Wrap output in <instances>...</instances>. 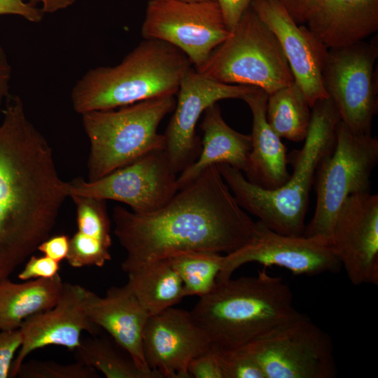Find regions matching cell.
Wrapping results in <instances>:
<instances>
[{
	"label": "cell",
	"instance_id": "277c9868",
	"mask_svg": "<svg viewBox=\"0 0 378 378\" xmlns=\"http://www.w3.org/2000/svg\"><path fill=\"white\" fill-rule=\"evenodd\" d=\"M190 312L216 350L240 348L302 314L290 287L265 267L255 276L217 282Z\"/></svg>",
	"mask_w": 378,
	"mask_h": 378
},
{
	"label": "cell",
	"instance_id": "4dcf8cb0",
	"mask_svg": "<svg viewBox=\"0 0 378 378\" xmlns=\"http://www.w3.org/2000/svg\"><path fill=\"white\" fill-rule=\"evenodd\" d=\"M214 350L224 378H265L258 364L242 349Z\"/></svg>",
	"mask_w": 378,
	"mask_h": 378
},
{
	"label": "cell",
	"instance_id": "4316f807",
	"mask_svg": "<svg viewBox=\"0 0 378 378\" xmlns=\"http://www.w3.org/2000/svg\"><path fill=\"white\" fill-rule=\"evenodd\" d=\"M78 361L101 372L107 378H155L140 370L106 338H85L74 351Z\"/></svg>",
	"mask_w": 378,
	"mask_h": 378
},
{
	"label": "cell",
	"instance_id": "cb8c5ba5",
	"mask_svg": "<svg viewBox=\"0 0 378 378\" xmlns=\"http://www.w3.org/2000/svg\"><path fill=\"white\" fill-rule=\"evenodd\" d=\"M127 273L126 285L149 316L173 307L186 297L182 281L167 258Z\"/></svg>",
	"mask_w": 378,
	"mask_h": 378
},
{
	"label": "cell",
	"instance_id": "d4e9b609",
	"mask_svg": "<svg viewBox=\"0 0 378 378\" xmlns=\"http://www.w3.org/2000/svg\"><path fill=\"white\" fill-rule=\"evenodd\" d=\"M310 108L303 92L294 82L268 94L267 120L281 138L302 141L309 126Z\"/></svg>",
	"mask_w": 378,
	"mask_h": 378
},
{
	"label": "cell",
	"instance_id": "4fadbf2b",
	"mask_svg": "<svg viewBox=\"0 0 378 378\" xmlns=\"http://www.w3.org/2000/svg\"><path fill=\"white\" fill-rule=\"evenodd\" d=\"M248 262H257L265 268L278 266L295 275L306 276L338 273L342 267L328 239L279 234L260 220L255 222L248 242L225 255L216 281L230 279L235 270Z\"/></svg>",
	"mask_w": 378,
	"mask_h": 378
},
{
	"label": "cell",
	"instance_id": "5bb4252c",
	"mask_svg": "<svg viewBox=\"0 0 378 378\" xmlns=\"http://www.w3.org/2000/svg\"><path fill=\"white\" fill-rule=\"evenodd\" d=\"M253 88L220 83L195 68L188 69L180 83L174 113L163 134L164 150L176 174L192 164L200 155L202 144L195 127L206 109L222 99H241Z\"/></svg>",
	"mask_w": 378,
	"mask_h": 378
},
{
	"label": "cell",
	"instance_id": "484cf974",
	"mask_svg": "<svg viewBox=\"0 0 378 378\" xmlns=\"http://www.w3.org/2000/svg\"><path fill=\"white\" fill-rule=\"evenodd\" d=\"M225 255L209 251H187L169 258L171 265L182 281L185 296L202 297L216 285Z\"/></svg>",
	"mask_w": 378,
	"mask_h": 378
},
{
	"label": "cell",
	"instance_id": "d6a6232c",
	"mask_svg": "<svg viewBox=\"0 0 378 378\" xmlns=\"http://www.w3.org/2000/svg\"><path fill=\"white\" fill-rule=\"evenodd\" d=\"M20 329L10 331H0V378L10 377L15 353L22 343Z\"/></svg>",
	"mask_w": 378,
	"mask_h": 378
},
{
	"label": "cell",
	"instance_id": "9c48e42d",
	"mask_svg": "<svg viewBox=\"0 0 378 378\" xmlns=\"http://www.w3.org/2000/svg\"><path fill=\"white\" fill-rule=\"evenodd\" d=\"M265 378H335L337 368L330 336L305 314L240 347Z\"/></svg>",
	"mask_w": 378,
	"mask_h": 378
},
{
	"label": "cell",
	"instance_id": "603a6c76",
	"mask_svg": "<svg viewBox=\"0 0 378 378\" xmlns=\"http://www.w3.org/2000/svg\"><path fill=\"white\" fill-rule=\"evenodd\" d=\"M63 286L59 273L20 284L9 278L0 280V331L19 329L28 317L54 307Z\"/></svg>",
	"mask_w": 378,
	"mask_h": 378
},
{
	"label": "cell",
	"instance_id": "f1b7e54d",
	"mask_svg": "<svg viewBox=\"0 0 378 378\" xmlns=\"http://www.w3.org/2000/svg\"><path fill=\"white\" fill-rule=\"evenodd\" d=\"M110 246L92 237L77 231L69 239L67 262L74 268L85 266L102 267L111 259Z\"/></svg>",
	"mask_w": 378,
	"mask_h": 378
},
{
	"label": "cell",
	"instance_id": "d6986e66",
	"mask_svg": "<svg viewBox=\"0 0 378 378\" xmlns=\"http://www.w3.org/2000/svg\"><path fill=\"white\" fill-rule=\"evenodd\" d=\"M85 312L89 320L108 332L140 370L162 378L148 368L144 356L143 333L149 315L127 285L111 287L103 298L88 290Z\"/></svg>",
	"mask_w": 378,
	"mask_h": 378
},
{
	"label": "cell",
	"instance_id": "7a4b0ae2",
	"mask_svg": "<svg viewBox=\"0 0 378 378\" xmlns=\"http://www.w3.org/2000/svg\"><path fill=\"white\" fill-rule=\"evenodd\" d=\"M67 197L52 148L10 94L0 125V280L49 237Z\"/></svg>",
	"mask_w": 378,
	"mask_h": 378
},
{
	"label": "cell",
	"instance_id": "60d3db41",
	"mask_svg": "<svg viewBox=\"0 0 378 378\" xmlns=\"http://www.w3.org/2000/svg\"><path fill=\"white\" fill-rule=\"evenodd\" d=\"M181 1H186V2H201V1H214V0H181Z\"/></svg>",
	"mask_w": 378,
	"mask_h": 378
},
{
	"label": "cell",
	"instance_id": "ba28073f",
	"mask_svg": "<svg viewBox=\"0 0 378 378\" xmlns=\"http://www.w3.org/2000/svg\"><path fill=\"white\" fill-rule=\"evenodd\" d=\"M377 162L378 139L371 133H354L340 120L333 150L322 158L316 171V208L303 235L330 240L345 200L353 194L370 192L371 174Z\"/></svg>",
	"mask_w": 378,
	"mask_h": 378
},
{
	"label": "cell",
	"instance_id": "8992f818",
	"mask_svg": "<svg viewBox=\"0 0 378 378\" xmlns=\"http://www.w3.org/2000/svg\"><path fill=\"white\" fill-rule=\"evenodd\" d=\"M176 106L174 95H165L119 107L82 114L89 139L88 181L101 178L140 158L164 150L158 126Z\"/></svg>",
	"mask_w": 378,
	"mask_h": 378
},
{
	"label": "cell",
	"instance_id": "e0dca14e",
	"mask_svg": "<svg viewBox=\"0 0 378 378\" xmlns=\"http://www.w3.org/2000/svg\"><path fill=\"white\" fill-rule=\"evenodd\" d=\"M250 6L278 39L309 106L329 98L322 78L328 48L307 25L298 24L279 0H252Z\"/></svg>",
	"mask_w": 378,
	"mask_h": 378
},
{
	"label": "cell",
	"instance_id": "5b68a950",
	"mask_svg": "<svg viewBox=\"0 0 378 378\" xmlns=\"http://www.w3.org/2000/svg\"><path fill=\"white\" fill-rule=\"evenodd\" d=\"M191 65L172 45L144 39L119 64L91 69L78 79L71 93L73 108L82 115L175 95Z\"/></svg>",
	"mask_w": 378,
	"mask_h": 378
},
{
	"label": "cell",
	"instance_id": "9a60e30c",
	"mask_svg": "<svg viewBox=\"0 0 378 378\" xmlns=\"http://www.w3.org/2000/svg\"><path fill=\"white\" fill-rule=\"evenodd\" d=\"M331 248L352 284L378 285V195H349L332 226Z\"/></svg>",
	"mask_w": 378,
	"mask_h": 378
},
{
	"label": "cell",
	"instance_id": "f546056e",
	"mask_svg": "<svg viewBox=\"0 0 378 378\" xmlns=\"http://www.w3.org/2000/svg\"><path fill=\"white\" fill-rule=\"evenodd\" d=\"M18 375L22 378H97L93 368L80 361L72 364H60L54 361L32 360L23 363Z\"/></svg>",
	"mask_w": 378,
	"mask_h": 378
},
{
	"label": "cell",
	"instance_id": "ffe728a7",
	"mask_svg": "<svg viewBox=\"0 0 378 378\" xmlns=\"http://www.w3.org/2000/svg\"><path fill=\"white\" fill-rule=\"evenodd\" d=\"M268 94L254 87L242 97L252 114L251 150L246 178L267 190L285 184L290 174L288 170L286 147L269 125L267 117Z\"/></svg>",
	"mask_w": 378,
	"mask_h": 378
},
{
	"label": "cell",
	"instance_id": "8fae6325",
	"mask_svg": "<svg viewBox=\"0 0 378 378\" xmlns=\"http://www.w3.org/2000/svg\"><path fill=\"white\" fill-rule=\"evenodd\" d=\"M141 31L144 39L162 41L180 50L196 69L230 33L217 0H149Z\"/></svg>",
	"mask_w": 378,
	"mask_h": 378
},
{
	"label": "cell",
	"instance_id": "ac0fdd59",
	"mask_svg": "<svg viewBox=\"0 0 378 378\" xmlns=\"http://www.w3.org/2000/svg\"><path fill=\"white\" fill-rule=\"evenodd\" d=\"M87 291L80 285L64 283L62 294L52 308L26 318L20 329L22 343L13 360L10 377L18 375L26 357L33 351L50 345L75 351L83 331L97 335L101 328L92 323L85 312Z\"/></svg>",
	"mask_w": 378,
	"mask_h": 378
},
{
	"label": "cell",
	"instance_id": "8d00e7d4",
	"mask_svg": "<svg viewBox=\"0 0 378 378\" xmlns=\"http://www.w3.org/2000/svg\"><path fill=\"white\" fill-rule=\"evenodd\" d=\"M69 239L66 234H57L48 237L38 245L37 251L60 262L66 258L69 248Z\"/></svg>",
	"mask_w": 378,
	"mask_h": 378
},
{
	"label": "cell",
	"instance_id": "f35d334b",
	"mask_svg": "<svg viewBox=\"0 0 378 378\" xmlns=\"http://www.w3.org/2000/svg\"><path fill=\"white\" fill-rule=\"evenodd\" d=\"M11 71L6 51L0 45V106L10 95Z\"/></svg>",
	"mask_w": 378,
	"mask_h": 378
},
{
	"label": "cell",
	"instance_id": "1f68e13d",
	"mask_svg": "<svg viewBox=\"0 0 378 378\" xmlns=\"http://www.w3.org/2000/svg\"><path fill=\"white\" fill-rule=\"evenodd\" d=\"M60 262L48 256L31 255L18 277L22 281L35 279H50L58 274Z\"/></svg>",
	"mask_w": 378,
	"mask_h": 378
},
{
	"label": "cell",
	"instance_id": "30bf717a",
	"mask_svg": "<svg viewBox=\"0 0 378 378\" xmlns=\"http://www.w3.org/2000/svg\"><path fill=\"white\" fill-rule=\"evenodd\" d=\"M377 37L330 48L322 69L323 86L341 121L353 132L370 134L378 107Z\"/></svg>",
	"mask_w": 378,
	"mask_h": 378
},
{
	"label": "cell",
	"instance_id": "2e32d148",
	"mask_svg": "<svg viewBox=\"0 0 378 378\" xmlns=\"http://www.w3.org/2000/svg\"><path fill=\"white\" fill-rule=\"evenodd\" d=\"M148 368L162 378H189L190 362L211 347L191 312L172 307L149 316L143 333Z\"/></svg>",
	"mask_w": 378,
	"mask_h": 378
},
{
	"label": "cell",
	"instance_id": "7402d4cb",
	"mask_svg": "<svg viewBox=\"0 0 378 378\" xmlns=\"http://www.w3.org/2000/svg\"><path fill=\"white\" fill-rule=\"evenodd\" d=\"M200 126L203 139L200 155L192 164L179 174L177 177L178 190L211 165L227 164L244 173L247 170L251 150V136L230 127L216 104L204 112Z\"/></svg>",
	"mask_w": 378,
	"mask_h": 378
},
{
	"label": "cell",
	"instance_id": "52a82bcc",
	"mask_svg": "<svg viewBox=\"0 0 378 378\" xmlns=\"http://www.w3.org/2000/svg\"><path fill=\"white\" fill-rule=\"evenodd\" d=\"M196 70L214 80L259 88L268 94L295 82L278 39L251 6Z\"/></svg>",
	"mask_w": 378,
	"mask_h": 378
},
{
	"label": "cell",
	"instance_id": "e575fe53",
	"mask_svg": "<svg viewBox=\"0 0 378 378\" xmlns=\"http://www.w3.org/2000/svg\"><path fill=\"white\" fill-rule=\"evenodd\" d=\"M14 15L30 22H40L45 13L41 8L25 0H0V15Z\"/></svg>",
	"mask_w": 378,
	"mask_h": 378
},
{
	"label": "cell",
	"instance_id": "83f0119b",
	"mask_svg": "<svg viewBox=\"0 0 378 378\" xmlns=\"http://www.w3.org/2000/svg\"><path fill=\"white\" fill-rule=\"evenodd\" d=\"M70 197L76 206L78 231L111 246V221L106 200L80 195Z\"/></svg>",
	"mask_w": 378,
	"mask_h": 378
},
{
	"label": "cell",
	"instance_id": "74e56055",
	"mask_svg": "<svg viewBox=\"0 0 378 378\" xmlns=\"http://www.w3.org/2000/svg\"><path fill=\"white\" fill-rule=\"evenodd\" d=\"M225 24L230 31L243 13L250 6L252 0H217Z\"/></svg>",
	"mask_w": 378,
	"mask_h": 378
},
{
	"label": "cell",
	"instance_id": "44dd1931",
	"mask_svg": "<svg viewBox=\"0 0 378 378\" xmlns=\"http://www.w3.org/2000/svg\"><path fill=\"white\" fill-rule=\"evenodd\" d=\"M328 48L365 40L378 30V0H327L306 24Z\"/></svg>",
	"mask_w": 378,
	"mask_h": 378
},
{
	"label": "cell",
	"instance_id": "7c38bea8",
	"mask_svg": "<svg viewBox=\"0 0 378 378\" xmlns=\"http://www.w3.org/2000/svg\"><path fill=\"white\" fill-rule=\"evenodd\" d=\"M177 174L164 150L151 152L93 181L75 178L66 182L68 197L80 195L114 200L138 214L152 212L178 191Z\"/></svg>",
	"mask_w": 378,
	"mask_h": 378
},
{
	"label": "cell",
	"instance_id": "6da1fadb",
	"mask_svg": "<svg viewBox=\"0 0 378 378\" xmlns=\"http://www.w3.org/2000/svg\"><path fill=\"white\" fill-rule=\"evenodd\" d=\"M114 234L127 272L187 251L232 253L246 244L255 221L238 204L216 165L202 171L162 206L138 214L113 208Z\"/></svg>",
	"mask_w": 378,
	"mask_h": 378
},
{
	"label": "cell",
	"instance_id": "ab89813d",
	"mask_svg": "<svg viewBox=\"0 0 378 378\" xmlns=\"http://www.w3.org/2000/svg\"><path fill=\"white\" fill-rule=\"evenodd\" d=\"M38 6L46 13H54L73 5L76 0H25Z\"/></svg>",
	"mask_w": 378,
	"mask_h": 378
},
{
	"label": "cell",
	"instance_id": "3957f363",
	"mask_svg": "<svg viewBox=\"0 0 378 378\" xmlns=\"http://www.w3.org/2000/svg\"><path fill=\"white\" fill-rule=\"evenodd\" d=\"M311 108L304 145L288 156L293 174L279 188H262L248 181L241 171L227 164H216L239 206L270 229L285 235H303L316 171L322 158L333 150L341 120L330 98L317 101Z\"/></svg>",
	"mask_w": 378,
	"mask_h": 378
},
{
	"label": "cell",
	"instance_id": "836d02e7",
	"mask_svg": "<svg viewBox=\"0 0 378 378\" xmlns=\"http://www.w3.org/2000/svg\"><path fill=\"white\" fill-rule=\"evenodd\" d=\"M188 372L190 377L224 378L216 351L212 346L190 362Z\"/></svg>",
	"mask_w": 378,
	"mask_h": 378
},
{
	"label": "cell",
	"instance_id": "d590c367",
	"mask_svg": "<svg viewBox=\"0 0 378 378\" xmlns=\"http://www.w3.org/2000/svg\"><path fill=\"white\" fill-rule=\"evenodd\" d=\"M293 20L306 24L327 0H279Z\"/></svg>",
	"mask_w": 378,
	"mask_h": 378
}]
</instances>
